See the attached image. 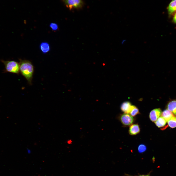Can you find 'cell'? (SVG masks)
<instances>
[{"label": "cell", "instance_id": "obj_1", "mask_svg": "<svg viewBox=\"0 0 176 176\" xmlns=\"http://www.w3.org/2000/svg\"><path fill=\"white\" fill-rule=\"evenodd\" d=\"M20 72L26 79L29 84L31 85L34 73V67L30 61L21 60L19 63Z\"/></svg>", "mask_w": 176, "mask_h": 176}, {"label": "cell", "instance_id": "obj_2", "mask_svg": "<svg viewBox=\"0 0 176 176\" xmlns=\"http://www.w3.org/2000/svg\"><path fill=\"white\" fill-rule=\"evenodd\" d=\"M2 62L5 66L6 71L8 72L18 74L20 72L19 63L14 61H5Z\"/></svg>", "mask_w": 176, "mask_h": 176}, {"label": "cell", "instance_id": "obj_3", "mask_svg": "<svg viewBox=\"0 0 176 176\" xmlns=\"http://www.w3.org/2000/svg\"><path fill=\"white\" fill-rule=\"evenodd\" d=\"M65 3L66 7L71 10L80 8L83 3L81 0H66Z\"/></svg>", "mask_w": 176, "mask_h": 176}, {"label": "cell", "instance_id": "obj_4", "mask_svg": "<svg viewBox=\"0 0 176 176\" xmlns=\"http://www.w3.org/2000/svg\"><path fill=\"white\" fill-rule=\"evenodd\" d=\"M121 120L122 123L124 125L129 126L133 122L134 119L132 117L127 113H124L121 116Z\"/></svg>", "mask_w": 176, "mask_h": 176}, {"label": "cell", "instance_id": "obj_5", "mask_svg": "<svg viewBox=\"0 0 176 176\" xmlns=\"http://www.w3.org/2000/svg\"><path fill=\"white\" fill-rule=\"evenodd\" d=\"M162 113L160 108L155 109L152 110L149 114V118L153 122H155L161 115Z\"/></svg>", "mask_w": 176, "mask_h": 176}, {"label": "cell", "instance_id": "obj_6", "mask_svg": "<svg viewBox=\"0 0 176 176\" xmlns=\"http://www.w3.org/2000/svg\"><path fill=\"white\" fill-rule=\"evenodd\" d=\"M167 9L169 16L174 15L176 12V0H172L169 4Z\"/></svg>", "mask_w": 176, "mask_h": 176}, {"label": "cell", "instance_id": "obj_7", "mask_svg": "<svg viewBox=\"0 0 176 176\" xmlns=\"http://www.w3.org/2000/svg\"><path fill=\"white\" fill-rule=\"evenodd\" d=\"M167 109L176 115V99L172 100L169 102L167 105Z\"/></svg>", "mask_w": 176, "mask_h": 176}, {"label": "cell", "instance_id": "obj_8", "mask_svg": "<svg viewBox=\"0 0 176 176\" xmlns=\"http://www.w3.org/2000/svg\"><path fill=\"white\" fill-rule=\"evenodd\" d=\"M132 107L131 103L128 101L123 102L121 105V110L125 113L129 114Z\"/></svg>", "mask_w": 176, "mask_h": 176}, {"label": "cell", "instance_id": "obj_9", "mask_svg": "<svg viewBox=\"0 0 176 176\" xmlns=\"http://www.w3.org/2000/svg\"><path fill=\"white\" fill-rule=\"evenodd\" d=\"M140 131L139 125L137 124H134L131 125L130 127L129 132L131 135H134L139 133Z\"/></svg>", "mask_w": 176, "mask_h": 176}, {"label": "cell", "instance_id": "obj_10", "mask_svg": "<svg viewBox=\"0 0 176 176\" xmlns=\"http://www.w3.org/2000/svg\"><path fill=\"white\" fill-rule=\"evenodd\" d=\"M39 47L41 51L44 54L47 53L50 50V45L47 42H43L41 43L40 44Z\"/></svg>", "mask_w": 176, "mask_h": 176}, {"label": "cell", "instance_id": "obj_11", "mask_svg": "<svg viewBox=\"0 0 176 176\" xmlns=\"http://www.w3.org/2000/svg\"><path fill=\"white\" fill-rule=\"evenodd\" d=\"M161 116L163 117L167 121L171 118L173 117V114L167 109L163 111L161 113Z\"/></svg>", "mask_w": 176, "mask_h": 176}, {"label": "cell", "instance_id": "obj_12", "mask_svg": "<svg viewBox=\"0 0 176 176\" xmlns=\"http://www.w3.org/2000/svg\"><path fill=\"white\" fill-rule=\"evenodd\" d=\"M166 121L162 117H160L155 122L156 125L159 128L163 127L166 124Z\"/></svg>", "mask_w": 176, "mask_h": 176}, {"label": "cell", "instance_id": "obj_13", "mask_svg": "<svg viewBox=\"0 0 176 176\" xmlns=\"http://www.w3.org/2000/svg\"><path fill=\"white\" fill-rule=\"evenodd\" d=\"M168 126L171 128L176 127V117L174 116L167 121Z\"/></svg>", "mask_w": 176, "mask_h": 176}, {"label": "cell", "instance_id": "obj_14", "mask_svg": "<svg viewBox=\"0 0 176 176\" xmlns=\"http://www.w3.org/2000/svg\"><path fill=\"white\" fill-rule=\"evenodd\" d=\"M139 113V110L135 106L132 105L131 110L129 113L132 116H134Z\"/></svg>", "mask_w": 176, "mask_h": 176}, {"label": "cell", "instance_id": "obj_15", "mask_svg": "<svg viewBox=\"0 0 176 176\" xmlns=\"http://www.w3.org/2000/svg\"><path fill=\"white\" fill-rule=\"evenodd\" d=\"M147 149L146 146L143 144H140L138 146V150L139 153H141L145 152Z\"/></svg>", "mask_w": 176, "mask_h": 176}, {"label": "cell", "instance_id": "obj_16", "mask_svg": "<svg viewBox=\"0 0 176 176\" xmlns=\"http://www.w3.org/2000/svg\"><path fill=\"white\" fill-rule=\"evenodd\" d=\"M49 26L53 31H57L58 29V25L56 23H51L49 25Z\"/></svg>", "mask_w": 176, "mask_h": 176}, {"label": "cell", "instance_id": "obj_17", "mask_svg": "<svg viewBox=\"0 0 176 176\" xmlns=\"http://www.w3.org/2000/svg\"><path fill=\"white\" fill-rule=\"evenodd\" d=\"M174 15L173 19V22L174 23L176 24V12Z\"/></svg>", "mask_w": 176, "mask_h": 176}, {"label": "cell", "instance_id": "obj_18", "mask_svg": "<svg viewBox=\"0 0 176 176\" xmlns=\"http://www.w3.org/2000/svg\"><path fill=\"white\" fill-rule=\"evenodd\" d=\"M72 142L71 141V140H69L68 141L67 143L68 144L70 143H71V142Z\"/></svg>", "mask_w": 176, "mask_h": 176}, {"label": "cell", "instance_id": "obj_19", "mask_svg": "<svg viewBox=\"0 0 176 176\" xmlns=\"http://www.w3.org/2000/svg\"><path fill=\"white\" fill-rule=\"evenodd\" d=\"M149 176V175H140V176Z\"/></svg>", "mask_w": 176, "mask_h": 176}, {"label": "cell", "instance_id": "obj_20", "mask_svg": "<svg viewBox=\"0 0 176 176\" xmlns=\"http://www.w3.org/2000/svg\"><path fill=\"white\" fill-rule=\"evenodd\" d=\"M125 41V40H123L122 41V44H123V43H124V42Z\"/></svg>", "mask_w": 176, "mask_h": 176}]
</instances>
